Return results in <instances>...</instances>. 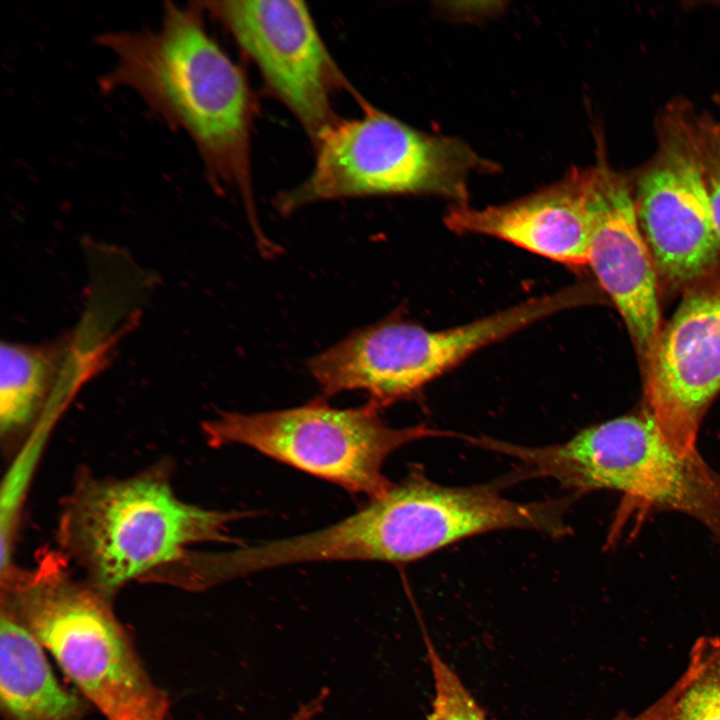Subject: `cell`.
Listing matches in <instances>:
<instances>
[{
	"instance_id": "cell-1",
	"label": "cell",
	"mask_w": 720,
	"mask_h": 720,
	"mask_svg": "<svg viewBox=\"0 0 720 720\" xmlns=\"http://www.w3.org/2000/svg\"><path fill=\"white\" fill-rule=\"evenodd\" d=\"M197 2H166L153 29L110 31L96 43L113 56L105 91L129 89L189 136L217 185L241 192L255 224L250 173L251 92L241 68L207 32Z\"/></svg>"
},
{
	"instance_id": "cell-2",
	"label": "cell",
	"mask_w": 720,
	"mask_h": 720,
	"mask_svg": "<svg viewBox=\"0 0 720 720\" xmlns=\"http://www.w3.org/2000/svg\"><path fill=\"white\" fill-rule=\"evenodd\" d=\"M112 598L48 554L1 575L0 612L26 627L105 720H168L170 701L146 669Z\"/></svg>"
},
{
	"instance_id": "cell-3",
	"label": "cell",
	"mask_w": 720,
	"mask_h": 720,
	"mask_svg": "<svg viewBox=\"0 0 720 720\" xmlns=\"http://www.w3.org/2000/svg\"><path fill=\"white\" fill-rule=\"evenodd\" d=\"M249 515L184 502L160 470L113 480L86 475L64 505L60 539L88 582L112 598L131 581L164 583L193 545L233 542L230 524Z\"/></svg>"
},
{
	"instance_id": "cell-4",
	"label": "cell",
	"mask_w": 720,
	"mask_h": 720,
	"mask_svg": "<svg viewBox=\"0 0 720 720\" xmlns=\"http://www.w3.org/2000/svg\"><path fill=\"white\" fill-rule=\"evenodd\" d=\"M484 446L516 459L517 479L550 478L574 496L617 491L648 509L685 514L704 526L720 549V473L698 450L676 448L645 410L553 445L527 447L488 438Z\"/></svg>"
},
{
	"instance_id": "cell-5",
	"label": "cell",
	"mask_w": 720,
	"mask_h": 720,
	"mask_svg": "<svg viewBox=\"0 0 720 720\" xmlns=\"http://www.w3.org/2000/svg\"><path fill=\"white\" fill-rule=\"evenodd\" d=\"M314 145L311 174L276 200L283 213L379 195L433 194L468 204L470 176L498 170L457 138L426 134L369 106L360 118L336 121Z\"/></svg>"
},
{
	"instance_id": "cell-6",
	"label": "cell",
	"mask_w": 720,
	"mask_h": 720,
	"mask_svg": "<svg viewBox=\"0 0 720 720\" xmlns=\"http://www.w3.org/2000/svg\"><path fill=\"white\" fill-rule=\"evenodd\" d=\"M371 403L339 409L322 399L258 413L223 412L203 424L213 446L240 444L298 470L374 499L392 486L386 459L419 439L449 436L425 425L393 428Z\"/></svg>"
},
{
	"instance_id": "cell-7",
	"label": "cell",
	"mask_w": 720,
	"mask_h": 720,
	"mask_svg": "<svg viewBox=\"0 0 720 720\" xmlns=\"http://www.w3.org/2000/svg\"><path fill=\"white\" fill-rule=\"evenodd\" d=\"M586 298L585 288L573 285L440 331L386 319L329 347L323 357L324 376L337 394L360 390L377 408L387 407L415 395L478 349L583 304Z\"/></svg>"
},
{
	"instance_id": "cell-8",
	"label": "cell",
	"mask_w": 720,
	"mask_h": 720,
	"mask_svg": "<svg viewBox=\"0 0 720 720\" xmlns=\"http://www.w3.org/2000/svg\"><path fill=\"white\" fill-rule=\"evenodd\" d=\"M569 497L521 503L503 497L496 483L470 487L437 484L416 467L371 501L367 536L379 561L406 563L478 534L528 529L568 533Z\"/></svg>"
},
{
	"instance_id": "cell-9",
	"label": "cell",
	"mask_w": 720,
	"mask_h": 720,
	"mask_svg": "<svg viewBox=\"0 0 720 720\" xmlns=\"http://www.w3.org/2000/svg\"><path fill=\"white\" fill-rule=\"evenodd\" d=\"M198 4L230 33L313 143L338 121L331 99L344 85V77L305 2L229 0Z\"/></svg>"
},
{
	"instance_id": "cell-10",
	"label": "cell",
	"mask_w": 720,
	"mask_h": 720,
	"mask_svg": "<svg viewBox=\"0 0 720 720\" xmlns=\"http://www.w3.org/2000/svg\"><path fill=\"white\" fill-rule=\"evenodd\" d=\"M659 147L640 172L635 205L655 268L673 283L702 276L720 256L718 235L696 142L693 116L671 110Z\"/></svg>"
},
{
	"instance_id": "cell-11",
	"label": "cell",
	"mask_w": 720,
	"mask_h": 720,
	"mask_svg": "<svg viewBox=\"0 0 720 720\" xmlns=\"http://www.w3.org/2000/svg\"><path fill=\"white\" fill-rule=\"evenodd\" d=\"M720 392V290L687 296L648 355L645 411L685 453Z\"/></svg>"
},
{
	"instance_id": "cell-12",
	"label": "cell",
	"mask_w": 720,
	"mask_h": 720,
	"mask_svg": "<svg viewBox=\"0 0 720 720\" xmlns=\"http://www.w3.org/2000/svg\"><path fill=\"white\" fill-rule=\"evenodd\" d=\"M599 145L588 265L647 357L659 336L656 268L626 178Z\"/></svg>"
},
{
	"instance_id": "cell-13",
	"label": "cell",
	"mask_w": 720,
	"mask_h": 720,
	"mask_svg": "<svg viewBox=\"0 0 720 720\" xmlns=\"http://www.w3.org/2000/svg\"><path fill=\"white\" fill-rule=\"evenodd\" d=\"M596 166L574 167L518 200L476 209L454 204L444 217L456 233L492 236L566 265H588Z\"/></svg>"
},
{
	"instance_id": "cell-14",
	"label": "cell",
	"mask_w": 720,
	"mask_h": 720,
	"mask_svg": "<svg viewBox=\"0 0 720 720\" xmlns=\"http://www.w3.org/2000/svg\"><path fill=\"white\" fill-rule=\"evenodd\" d=\"M0 616L4 720H84L91 705L59 681L42 644L17 620L4 612Z\"/></svg>"
},
{
	"instance_id": "cell-15",
	"label": "cell",
	"mask_w": 720,
	"mask_h": 720,
	"mask_svg": "<svg viewBox=\"0 0 720 720\" xmlns=\"http://www.w3.org/2000/svg\"><path fill=\"white\" fill-rule=\"evenodd\" d=\"M56 351L3 343L0 352V428L11 436L27 427L48 398L57 371Z\"/></svg>"
},
{
	"instance_id": "cell-16",
	"label": "cell",
	"mask_w": 720,
	"mask_h": 720,
	"mask_svg": "<svg viewBox=\"0 0 720 720\" xmlns=\"http://www.w3.org/2000/svg\"><path fill=\"white\" fill-rule=\"evenodd\" d=\"M683 675L672 720H720V636L694 641Z\"/></svg>"
},
{
	"instance_id": "cell-17",
	"label": "cell",
	"mask_w": 720,
	"mask_h": 720,
	"mask_svg": "<svg viewBox=\"0 0 720 720\" xmlns=\"http://www.w3.org/2000/svg\"><path fill=\"white\" fill-rule=\"evenodd\" d=\"M423 633L434 693L426 720H487L484 711L458 675Z\"/></svg>"
},
{
	"instance_id": "cell-18",
	"label": "cell",
	"mask_w": 720,
	"mask_h": 720,
	"mask_svg": "<svg viewBox=\"0 0 720 720\" xmlns=\"http://www.w3.org/2000/svg\"><path fill=\"white\" fill-rule=\"evenodd\" d=\"M693 126L715 226L720 237V124L704 115Z\"/></svg>"
},
{
	"instance_id": "cell-19",
	"label": "cell",
	"mask_w": 720,
	"mask_h": 720,
	"mask_svg": "<svg viewBox=\"0 0 720 720\" xmlns=\"http://www.w3.org/2000/svg\"><path fill=\"white\" fill-rule=\"evenodd\" d=\"M683 684L684 675L681 674L664 694L641 712L634 715L621 712L611 720H672L675 703Z\"/></svg>"
}]
</instances>
